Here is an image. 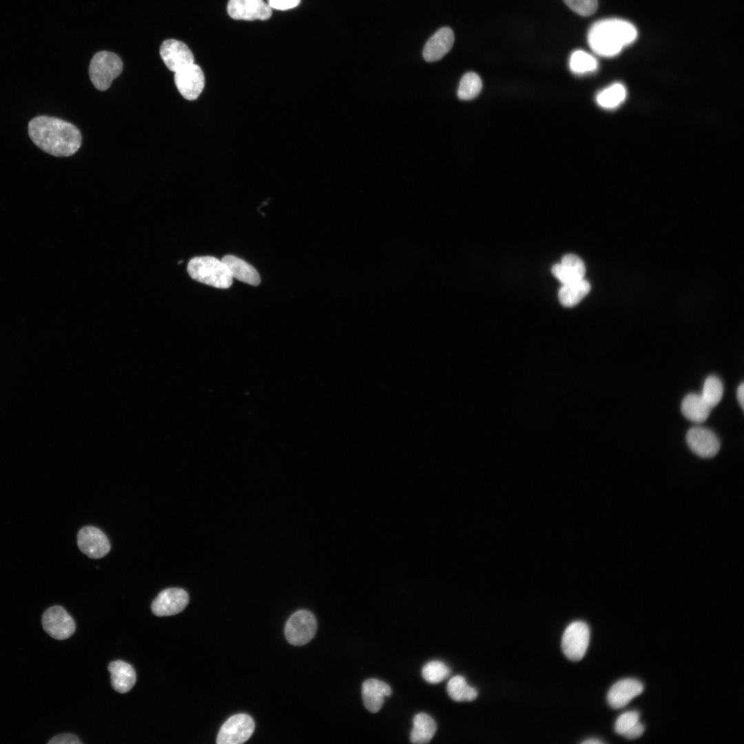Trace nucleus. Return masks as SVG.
<instances>
[{"mask_svg": "<svg viewBox=\"0 0 744 744\" xmlns=\"http://www.w3.org/2000/svg\"><path fill=\"white\" fill-rule=\"evenodd\" d=\"M413 727L410 734L411 743L426 744L431 741L437 730L435 720L426 713H419L413 719Z\"/></svg>", "mask_w": 744, "mask_h": 744, "instance_id": "22", "label": "nucleus"}, {"mask_svg": "<svg viewBox=\"0 0 744 744\" xmlns=\"http://www.w3.org/2000/svg\"><path fill=\"white\" fill-rule=\"evenodd\" d=\"M564 1L573 12L583 17L594 14L598 7L597 0H564Z\"/></svg>", "mask_w": 744, "mask_h": 744, "instance_id": "30", "label": "nucleus"}, {"mask_svg": "<svg viewBox=\"0 0 744 744\" xmlns=\"http://www.w3.org/2000/svg\"><path fill=\"white\" fill-rule=\"evenodd\" d=\"M552 273L564 285L584 278L586 267L579 256L568 254L562 257L560 263L553 265Z\"/></svg>", "mask_w": 744, "mask_h": 744, "instance_id": "18", "label": "nucleus"}, {"mask_svg": "<svg viewBox=\"0 0 744 744\" xmlns=\"http://www.w3.org/2000/svg\"><path fill=\"white\" fill-rule=\"evenodd\" d=\"M569 67L576 74H585L597 70L598 61L592 54L583 50L574 51L569 59Z\"/></svg>", "mask_w": 744, "mask_h": 744, "instance_id": "26", "label": "nucleus"}, {"mask_svg": "<svg viewBox=\"0 0 744 744\" xmlns=\"http://www.w3.org/2000/svg\"><path fill=\"white\" fill-rule=\"evenodd\" d=\"M123 62L115 53L101 51L96 53L90 63L89 75L94 86L99 90H107L114 79L121 74Z\"/></svg>", "mask_w": 744, "mask_h": 744, "instance_id": "4", "label": "nucleus"}, {"mask_svg": "<svg viewBox=\"0 0 744 744\" xmlns=\"http://www.w3.org/2000/svg\"><path fill=\"white\" fill-rule=\"evenodd\" d=\"M590 642V629L586 623L576 621L570 623L564 632L561 648L570 660L577 661L585 655Z\"/></svg>", "mask_w": 744, "mask_h": 744, "instance_id": "6", "label": "nucleus"}, {"mask_svg": "<svg viewBox=\"0 0 744 744\" xmlns=\"http://www.w3.org/2000/svg\"><path fill=\"white\" fill-rule=\"evenodd\" d=\"M32 141L41 150L57 157H67L81 147L82 137L73 124L61 118L41 115L31 119L28 125Z\"/></svg>", "mask_w": 744, "mask_h": 744, "instance_id": "1", "label": "nucleus"}, {"mask_svg": "<svg viewBox=\"0 0 744 744\" xmlns=\"http://www.w3.org/2000/svg\"><path fill=\"white\" fill-rule=\"evenodd\" d=\"M44 630L52 638L63 640L70 637L76 625L72 617L61 606H54L47 609L42 616Z\"/></svg>", "mask_w": 744, "mask_h": 744, "instance_id": "8", "label": "nucleus"}, {"mask_svg": "<svg viewBox=\"0 0 744 744\" xmlns=\"http://www.w3.org/2000/svg\"><path fill=\"white\" fill-rule=\"evenodd\" d=\"M454 34L448 27L439 29L426 42L423 50V57L428 62L441 59L452 48Z\"/></svg>", "mask_w": 744, "mask_h": 744, "instance_id": "16", "label": "nucleus"}, {"mask_svg": "<svg viewBox=\"0 0 744 744\" xmlns=\"http://www.w3.org/2000/svg\"><path fill=\"white\" fill-rule=\"evenodd\" d=\"M77 544L81 551L92 559L104 557L110 549L106 535L94 526H85L79 531Z\"/></svg>", "mask_w": 744, "mask_h": 744, "instance_id": "12", "label": "nucleus"}, {"mask_svg": "<svg viewBox=\"0 0 744 744\" xmlns=\"http://www.w3.org/2000/svg\"><path fill=\"white\" fill-rule=\"evenodd\" d=\"M446 690L455 701H471L477 696V691L470 686L465 678L460 675L453 676L448 682Z\"/></svg>", "mask_w": 744, "mask_h": 744, "instance_id": "24", "label": "nucleus"}, {"mask_svg": "<svg viewBox=\"0 0 744 744\" xmlns=\"http://www.w3.org/2000/svg\"><path fill=\"white\" fill-rule=\"evenodd\" d=\"M174 82L183 97L194 101L204 89L205 76L200 67L194 63L174 72Z\"/></svg>", "mask_w": 744, "mask_h": 744, "instance_id": "9", "label": "nucleus"}, {"mask_svg": "<svg viewBox=\"0 0 744 744\" xmlns=\"http://www.w3.org/2000/svg\"><path fill=\"white\" fill-rule=\"evenodd\" d=\"M221 260L233 278L253 286L260 283L261 280L258 271L244 260L233 255H226Z\"/></svg>", "mask_w": 744, "mask_h": 744, "instance_id": "20", "label": "nucleus"}, {"mask_svg": "<svg viewBox=\"0 0 744 744\" xmlns=\"http://www.w3.org/2000/svg\"><path fill=\"white\" fill-rule=\"evenodd\" d=\"M49 744H81V741L79 738L72 734H59L53 737L49 742Z\"/></svg>", "mask_w": 744, "mask_h": 744, "instance_id": "32", "label": "nucleus"}, {"mask_svg": "<svg viewBox=\"0 0 744 744\" xmlns=\"http://www.w3.org/2000/svg\"><path fill=\"white\" fill-rule=\"evenodd\" d=\"M160 55L167 68L174 72L194 63V55L188 46L176 39L164 41L160 47Z\"/></svg>", "mask_w": 744, "mask_h": 744, "instance_id": "13", "label": "nucleus"}, {"mask_svg": "<svg viewBox=\"0 0 744 744\" xmlns=\"http://www.w3.org/2000/svg\"><path fill=\"white\" fill-rule=\"evenodd\" d=\"M737 400L742 409L744 407V384L741 382L736 391Z\"/></svg>", "mask_w": 744, "mask_h": 744, "instance_id": "35", "label": "nucleus"}, {"mask_svg": "<svg viewBox=\"0 0 744 744\" xmlns=\"http://www.w3.org/2000/svg\"><path fill=\"white\" fill-rule=\"evenodd\" d=\"M391 694V687L385 682L376 679L366 680L362 686V696L365 707L370 712H378L384 699Z\"/></svg>", "mask_w": 744, "mask_h": 744, "instance_id": "17", "label": "nucleus"}, {"mask_svg": "<svg viewBox=\"0 0 744 744\" xmlns=\"http://www.w3.org/2000/svg\"><path fill=\"white\" fill-rule=\"evenodd\" d=\"M643 690V684L634 679H625L616 682L609 690L607 699L614 709L625 707L632 699Z\"/></svg>", "mask_w": 744, "mask_h": 744, "instance_id": "15", "label": "nucleus"}, {"mask_svg": "<svg viewBox=\"0 0 744 744\" xmlns=\"http://www.w3.org/2000/svg\"><path fill=\"white\" fill-rule=\"evenodd\" d=\"M590 285L584 278L564 284L559 290L560 303L566 307L577 304L590 291Z\"/></svg>", "mask_w": 744, "mask_h": 744, "instance_id": "23", "label": "nucleus"}, {"mask_svg": "<svg viewBox=\"0 0 744 744\" xmlns=\"http://www.w3.org/2000/svg\"><path fill=\"white\" fill-rule=\"evenodd\" d=\"M686 442L690 450L702 458L713 457L721 446L717 436L711 430L701 426H695L688 430Z\"/></svg>", "mask_w": 744, "mask_h": 744, "instance_id": "10", "label": "nucleus"}, {"mask_svg": "<svg viewBox=\"0 0 744 744\" xmlns=\"http://www.w3.org/2000/svg\"><path fill=\"white\" fill-rule=\"evenodd\" d=\"M637 37L634 25L628 21L610 18L594 23L588 33V43L592 50L603 57L617 55Z\"/></svg>", "mask_w": 744, "mask_h": 744, "instance_id": "2", "label": "nucleus"}, {"mask_svg": "<svg viewBox=\"0 0 744 744\" xmlns=\"http://www.w3.org/2000/svg\"><path fill=\"white\" fill-rule=\"evenodd\" d=\"M582 743H584V744H599V743H603V742L601 741H600V740H598V739L591 738V739H588V740H586V741H583Z\"/></svg>", "mask_w": 744, "mask_h": 744, "instance_id": "36", "label": "nucleus"}, {"mask_svg": "<svg viewBox=\"0 0 744 744\" xmlns=\"http://www.w3.org/2000/svg\"><path fill=\"white\" fill-rule=\"evenodd\" d=\"M723 386L721 380L715 375L708 376L704 381L701 395L712 409L722 399Z\"/></svg>", "mask_w": 744, "mask_h": 744, "instance_id": "28", "label": "nucleus"}, {"mask_svg": "<svg viewBox=\"0 0 744 744\" xmlns=\"http://www.w3.org/2000/svg\"><path fill=\"white\" fill-rule=\"evenodd\" d=\"M187 272L194 280L219 289H227L233 283L227 267L213 256H198L192 258L187 265Z\"/></svg>", "mask_w": 744, "mask_h": 744, "instance_id": "3", "label": "nucleus"}, {"mask_svg": "<svg viewBox=\"0 0 744 744\" xmlns=\"http://www.w3.org/2000/svg\"><path fill=\"white\" fill-rule=\"evenodd\" d=\"M482 88L479 76L473 72L466 73L461 79L457 96L459 99L468 101L475 98Z\"/></svg>", "mask_w": 744, "mask_h": 744, "instance_id": "27", "label": "nucleus"}, {"mask_svg": "<svg viewBox=\"0 0 744 744\" xmlns=\"http://www.w3.org/2000/svg\"><path fill=\"white\" fill-rule=\"evenodd\" d=\"M255 728L253 719L246 714L229 717L221 726L216 739L218 744H240L246 742Z\"/></svg>", "mask_w": 744, "mask_h": 744, "instance_id": "7", "label": "nucleus"}, {"mask_svg": "<svg viewBox=\"0 0 744 744\" xmlns=\"http://www.w3.org/2000/svg\"><path fill=\"white\" fill-rule=\"evenodd\" d=\"M639 721V714L637 712L630 711L621 714L617 719L614 725L615 732L623 735L628 730Z\"/></svg>", "mask_w": 744, "mask_h": 744, "instance_id": "31", "label": "nucleus"}, {"mask_svg": "<svg viewBox=\"0 0 744 744\" xmlns=\"http://www.w3.org/2000/svg\"><path fill=\"white\" fill-rule=\"evenodd\" d=\"M189 603L187 592L181 588L162 590L152 603V611L158 617L171 616L182 612Z\"/></svg>", "mask_w": 744, "mask_h": 744, "instance_id": "11", "label": "nucleus"}, {"mask_svg": "<svg viewBox=\"0 0 744 744\" xmlns=\"http://www.w3.org/2000/svg\"><path fill=\"white\" fill-rule=\"evenodd\" d=\"M300 0H268L271 8L285 10L293 8L300 3Z\"/></svg>", "mask_w": 744, "mask_h": 744, "instance_id": "33", "label": "nucleus"}, {"mask_svg": "<svg viewBox=\"0 0 744 744\" xmlns=\"http://www.w3.org/2000/svg\"><path fill=\"white\" fill-rule=\"evenodd\" d=\"M681 409L683 415L695 423L705 422L712 409L701 394L696 393L687 395L682 401Z\"/></svg>", "mask_w": 744, "mask_h": 744, "instance_id": "21", "label": "nucleus"}, {"mask_svg": "<svg viewBox=\"0 0 744 744\" xmlns=\"http://www.w3.org/2000/svg\"><path fill=\"white\" fill-rule=\"evenodd\" d=\"M644 726L639 721L636 723L629 730H628L623 734L626 738L628 739H634L641 736L644 732Z\"/></svg>", "mask_w": 744, "mask_h": 744, "instance_id": "34", "label": "nucleus"}, {"mask_svg": "<svg viewBox=\"0 0 744 744\" xmlns=\"http://www.w3.org/2000/svg\"><path fill=\"white\" fill-rule=\"evenodd\" d=\"M448 666L440 661H431L424 665L422 670L424 679L432 684L439 683L450 674Z\"/></svg>", "mask_w": 744, "mask_h": 744, "instance_id": "29", "label": "nucleus"}, {"mask_svg": "<svg viewBox=\"0 0 744 744\" xmlns=\"http://www.w3.org/2000/svg\"><path fill=\"white\" fill-rule=\"evenodd\" d=\"M626 97V90L621 83H614L598 93L596 101L604 109H614L621 104Z\"/></svg>", "mask_w": 744, "mask_h": 744, "instance_id": "25", "label": "nucleus"}, {"mask_svg": "<svg viewBox=\"0 0 744 744\" xmlns=\"http://www.w3.org/2000/svg\"><path fill=\"white\" fill-rule=\"evenodd\" d=\"M113 688L119 693H126L134 685L136 672L129 663L121 660L111 662L108 665Z\"/></svg>", "mask_w": 744, "mask_h": 744, "instance_id": "19", "label": "nucleus"}, {"mask_svg": "<svg viewBox=\"0 0 744 744\" xmlns=\"http://www.w3.org/2000/svg\"><path fill=\"white\" fill-rule=\"evenodd\" d=\"M317 630L315 616L306 610L294 612L287 620L285 634L288 642L293 645H302L309 642Z\"/></svg>", "mask_w": 744, "mask_h": 744, "instance_id": "5", "label": "nucleus"}, {"mask_svg": "<svg viewBox=\"0 0 744 744\" xmlns=\"http://www.w3.org/2000/svg\"><path fill=\"white\" fill-rule=\"evenodd\" d=\"M227 12L237 20H267L272 14L271 7L263 0H229Z\"/></svg>", "mask_w": 744, "mask_h": 744, "instance_id": "14", "label": "nucleus"}]
</instances>
